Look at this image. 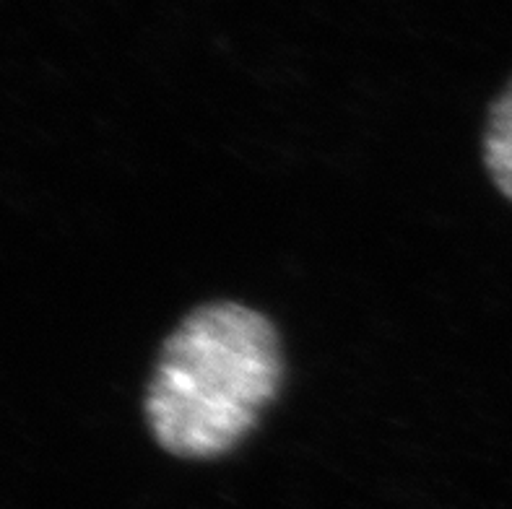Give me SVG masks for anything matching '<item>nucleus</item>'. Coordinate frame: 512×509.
I'll return each mask as SVG.
<instances>
[{"label": "nucleus", "mask_w": 512, "mask_h": 509, "mask_svg": "<svg viewBox=\"0 0 512 509\" xmlns=\"http://www.w3.org/2000/svg\"><path fill=\"white\" fill-rule=\"evenodd\" d=\"M284 377L279 333L240 302L185 315L164 341L143 413L156 445L185 460L227 455L253 432Z\"/></svg>", "instance_id": "nucleus-1"}, {"label": "nucleus", "mask_w": 512, "mask_h": 509, "mask_svg": "<svg viewBox=\"0 0 512 509\" xmlns=\"http://www.w3.org/2000/svg\"><path fill=\"white\" fill-rule=\"evenodd\" d=\"M484 162L494 185L512 203V84L502 91L489 112L487 133H484Z\"/></svg>", "instance_id": "nucleus-2"}]
</instances>
